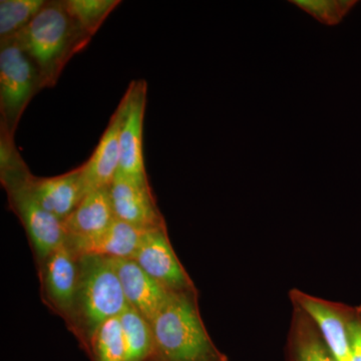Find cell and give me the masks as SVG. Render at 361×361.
Listing matches in <instances>:
<instances>
[{
	"instance_id": "9a60e30c",
	"label": "cell",
	"mask_w": 361,
	"mask_h": 361,
	"mask_svg": "<svg viewBox=\"0 0 361 361\" xmlns=\"http://www.w3.org/2000/svg\"><path fill=\"white\" fill-rule=\"evenodd\" d=\"M115 219L109 189H99L85 195L63 222L68 237L87 238L104 231Z\"/></svg>"
},
{
	"instance_id": "e0dca14e",
	"label": "cell",
	"mask_w": 361,
	"mask_h": 361,
	"mask_svg": "<svg viewBox=\"0 0 361 361\" xmlns=\"http://www.w3.org/2000/svg\"><path fill=\"white\" fill-rule=\"evenodd\" d=\"M118 319L122 326L128 361H148L154 343L151 323L130 305Z\"/></svg>"
},
{
	"instance_id": "8992f818",
	"label": "cell",
	"mask_w": 361,
	"mask_h": 361,
	"mask_svg": "<svg viewBox=\"0 0 361 361\" xmlns=\"http://www.w3.org/2000/svg\"><path fill=\"white\" fill-rule=\"evenodd\" d=\"M292 306L300 308L311 319L338 361H350V326L356 306L332 302L293 288L289 291Z\"/></svg>"
},
{
	"instance_id": "7a4b0ae2",
	"label": "cell",
	"mask_w": 361,
	"mask_h": 361,
	"mask_svg": "<svg viewBox=\"0 0 361 361\" xmlns=\"http://www.w3.org/2000/svg\"><path fill=\"white\" fill-rule=\"evenodd\" d=\"M13 39L32 59L45 87H54L61 71L89 44L90 35L66 11L63 1H47L44 8Z\"/></svg>"
},
{
	"instance_id": "ac0fdd59",
	"label": "cell",
	"mask_w": 361,
	"mask_h": 361,
	"mask_svg": "<svg viewBox=\"0 0 361 361\" xmlns=\"http://www.w3.org/2000/svg\"><path fill=\"white\" fill-rule=\"evenodd\" d=\"M85 351L92 361H128L118 317L111 318L101 325Z\"/></svg>"
},
{
	"instance_id": "4fadbf2b",
	"label": "cell",
	"mask_w": 361,
	"mask_h": 361,
	"mask_svg": "<svg viewBox=\"0 0 361 361\" xmlns=\"http://www.w3.org/2000/svg\"><path fill=\"white\" fill-rule=\"evenodd\" d=\"M26 186L42 208L63 221L87 195L80 167L51 178H37L30 174L26 178Z\"/></svg>"
},
{
	"instance_id": "ffe728a7",
	"label": "cell",
	"mask_w": 361,
	"mask_h": 361,
	"mask_svg": "<svg viewBox=\"0 0 361 361\" xmlns=\"http://www.w3.org/2000/svg\"><path fill=\"white\" fill-rule=\"evenodd\" d=\"M121 1L116 0H65L66 11L90 37H94L106 18Z\"/></svg>"
},
{
	"instance_id": "5bb4252c",
	"label": "cell",
	"mask_w": 361,
	"mask_h": 361,
	"mask_svg": "<svg viewBox=\"0 0 361 361\" xmlns=\"http://www.w3.org/2000/svg\"><path fill=\"white\" fill-rule=\"evenodd\" d=\"M146 231L115 219L99 234L87 238L68 237L66 243L78 256L97 255L108 258L132 259Z\"/></svg>"
},
{
	"instance_id": "52a82bcc",
	"label": "cell",
	"mask_w": 361,
	"mask_h": 361,
	"mask_svg": "<svg viewBox=\"0 0 361 361\" xmlns=\"http://www.w3.org/2000/svg\"><path fill=\"white\" fill-rule=\"evenodd\" d=\"M132 259L169 291L197 290L193 280L176 255L166 226L147 230Z\"/></svg>"
},
{
	"instance_id": "44dd1931",
	"label": "cell",
	"mask_w": 361,
	"mask_h": 361,
	"mask_svg": "<svg viewBox=\"0 0 361 361\" xmlns=\"http://www.w3.org/2000/svg\"><path fill=\"white\" fill-rule=\"evenodd\" d=\"M291 4L325 25H336L357 4L356 0H291Z\"/></svg>"
},
{
	"instance_id": "8fae6325",
	"label": "cell",
	"mask_w": 361,
	"mask_h": 361,
	"mask_svg": "<svg viewBox=\"0 0 361 361\" xmlns=\"http://www.w3.org/2000/svg\"><path fill=\"white\" fill-rule=\"evenodd\" d=\"M126 103L123 97L111 116L97 148L89 161L80 166L85 193L94 190L109 189L120 168V134Z\"/></svg>"
},
{
	"instance_id": "9c48e42d",
	"label": "cell",
	"mask_w": 361,
	"mask_h": 361,
	"mask_svg": "<svg viewBox=\"0 0 361 361\" xmlns=\"http://www.w3.org/2000/svg\"><path fill=\"white\" fill-rule=\"evenodd\" d=\"M42 263L44 300L70 325L77 299L78 256L66 242Z\"/></svg>"
},
{
	"instance_id": "30bf717a",
	"label": "cell",
	"mask_w": 361,
	"mask_h": 361,
	"mask_svg": "<svg viewBox=\"0 0 361 361\" xmlns=\"http://www.w3.org/2000/svg\"><path fill=\"white\" fill-rule=\"evenodd\" d=\"M109 192L116 219L142 230L166 226L149 180L133 179L118 172Z\"/></svg>"
},
{
	"instance_id": "277c9868",
	"label": "cell",
	"mask_w": 361,
	"mask_h": 361,
	"mask_svg": "<svg viewBox=\"0 0 361 361\" xmlns=\"http://www.w3.org/2000/svg\"><path fill=\"white\" fill-rule=\"evenodd\" d=\"M44 87L39 68L18 42L0 40L1 130L13 137L26 106Z\"/></svg>"
},
{
	"instance_id": "7402d4cb",
	"label": "cell",
	"mask_w": 361,
	"mask_h": 361,
	"mask_svg": "<svg viewBox=\"0 0 361 361\" xmlns=\"http://www.w3.org/2000/svg\"><path fill=\"white\" fill-rule=\"evenodd\" d=\"M350 361H361V305L356 306L350 326Z\"/></svg>"
},
{
	"instance_id": "d6986e66",
	"label": "cell",
	"mask_w": 361,
	"mask_h": 361,
	"mask_svg": "<svg viewBox=\"0 0 361 361\" xmlns=\"http://www.w3.org/2000/svg\"><path fill=\"white\" fill-rule=\"evenodd\" d=\"M47 4L45 0H1L0 40L18 35Z\"/></svg>"
},
{
	"instance_id": "7c38bea8",
	"label": "cell",
	"mask_w": 361,
	"mask_h": 361,
	"mask_svg": "<svg viewBox=\"0 0 361 361\" xmlns=\"http://www.w3.org/2000/svg\"><path fill=\"white\" fill-rule=\"evenodd\" d=\"M111 260L128 304L152 323L172 292L147 274L133 259Z\"/></svg>"
},
{
	"instance_id": "ba28073f",
	"label": "cell",
	"mask_w": 361,
	"mask_h": 361,
	"mask_svg": "<svg viewBox=\"0 0 361 361\" xmlns=\"http://www.w3.org/2000/svg\"><path fill=\"white\" fill-rule=\"evenodd\" d=\"M148 87L144 80H134L123 94L126 109L120 134L118 172L139 180H149L145 168L142 129Z\"/></svg>"
},
{
	"instance_id": "5b68a950",
	"label": "cell",
	"mask_w": 361,
	"mask_h": 361,
	"mask_svg": "<svg viewBox=\"0 0 361 361\" xmlns=\"http://www.w3.org/2000/svg\"><path fill=\"white\" fill-rule=\"evenodd\" d=\"M30 171L1 179L9 203L23 223L40 262L66 243L65 222L47 212L26 186Z\"/></svg>"
},
{
	"instance_id": "2e32d148",
	"label": "cell",
	"mask_w": 361,
	"mask_h": 361,
	"mask_svg": "<svg viewBox=\"0 0 361 361\" xmlns=\"http://www.w3.org/2000/svg\"><path fill=\"white\" fill-rule=\"evenodd\" d=\"M288 361H338L330 350L314 322L293 306L286 342Z\"/></svg>"
},
{
	"instance_id": "6da1fadb",
	"label": "cell",
	"mask_w": 361,
	"mask_h": 361,
	"mask_svg": "<svg viewBox=\"0 0 361 361\" xmlns=\"http://www.w3.org/2000/svg\"><path fill=\"white\" fill-rule=\"evenodd\" d=\"M151 326L154 343L148 361H229L204 324L198 290L172 292Z\"/></svg>"
},
{
	"instance_id": "3957f363",
	"label": "cell",
	"mask_w": 361,
	"mask_h": 361,
	"mask_svg": "<svg viewBox=\"0 0 361 361\" xmlns=\"http://www.w3.org/2000/svg\"><path fill=\"white\" fill-rule=\"evenodd\" d=\"M78 285L70 326L87 350L102 324L129 306L111 258L78 256Z\"/></svg>"
}]
</instances>
